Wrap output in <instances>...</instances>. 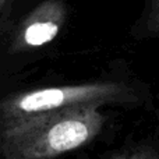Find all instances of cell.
I'll return each mask as SVG.
<instances>
[{
	"mask_svg": "<svg viewBox=\"0 0 159 159\" xmlns=\"http://www.w3.org/2000/svg\"><path fill=\"white\" fill-rule=\"evenodd\" d=\"M145 16L143 20L138 35L140 36H159V0H147Z\"/></svg>",
	"mask_w": 159,
	"mask_h": 159,
	"instance_id": "obj_4",
	"label": "cell"
},
{
	"mask_svg": "<svg viewBox=\"0 0 159 159\" xmlns=\"http://www.w3.org/2000/svg\"><path fill=\"white\" fill-rule=\"evenodd\" d=\"M133 101L130 88L117 82H87L25 91L0 102V123L84 105L123 103Z\"/></svg>",
	"mask_w": 159,
	"mask_h": 159,
	"instance_id": "obj_2",
	"label": "cell"
},
{
	"mask_svg": "<svg viewBox=\"0 0 159 159\" xmlns=\"http://www.w3.org/2000/svg\"><path fill=\"white\" fill-rule=\"evenodd\" d=\"M105 123L99 105H84L0 123L4 159H53L92 141Z\"/></svg>",
	"mask_w": 159,
	"mask_h": 159,
	"instance_id": "obj_1",
	"label": "cell"
},
{
	"mask_svg": "<svg viewBox=\"0 0 159 159\" xmlns=\"http://www.w3.org/2000/svg\"><path fill=\"white\" fill-rule=\"evenodd\" d=\"M6 3H7V0H0V16H2V13H3V8H4Z\"/></svg>",
	"mask_w": 159,
	"mask_h": 159,
	"instance_id": "obj_6",
	"label": "cell"
},
{
	"mask_svg": "<svg viewBox=\"0 0 159 159\" xmlns=\"http://www.w3.org/2000/svg\"><path fill=\"white\" fill-rule=\"evenodd\" d=\"M112 159H159V151L154 148H138L119 154Z\"/></svg>",
	"mask_w": 159,
	"mask_h": 159,
	"instance_id": "obj_5",
	"label": "cell"
},
{
	"mask_svg": "<svg viewBox=\"0 0 159 159\" xmlns=\"http://www.w3.org/2000/svg\"><path fill=\"white\" fill-rule=\"evenodd\" d=\"M66 18L67 8L63 0H43L20 22L10 52H28L50 43L59 35Z\"/></svg>",
	"mask_w": 159,
	"mask_h": 159,
	"instance_id": "obj_3",
	"label": "cell"
}]
</instances>
